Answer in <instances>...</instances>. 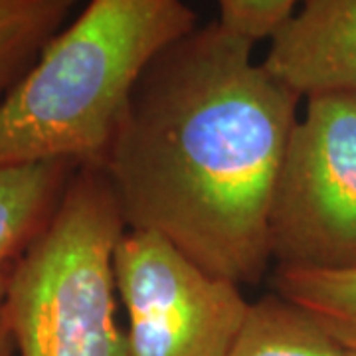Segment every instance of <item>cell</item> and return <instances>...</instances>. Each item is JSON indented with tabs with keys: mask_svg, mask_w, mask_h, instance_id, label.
<instances>
[{
	"mask_svg": "<svg viewBox=\"0 0 356 356\" xmlns=\"http://www.w3.org/2000/svg\"><path fill=\"white\" fill-rule=\"evenodd\" d=\"M218 22L243 38H271L301 0H216Z\"/></svg>",
	"mask_w": 356,
	"mask_h": 356,
	"instance_id": "8fae6325",
	"label": "cell"
},
{
	"mask_svg": "<svg viewBox=\"0 0 356 356\" xmlns=\"http://www.w3.org/2000/svg\"><path fill=\"white\" fill-rule=\"evenodd\" d=\"M125 229L102 166H77L4 299L16 356H129L113 266Z\"/></svg>",
	"mask_w": 356,
	"mask_h": 356,
	"instance_id": "3957f363",
	"label": "cell"
},
{
	"mask_svg": "<svg viewBox=\"0 0 356 356\" xmlns=\"http://www.w3.org/2000/svg\"><path fill=\"white\" fill-rule=\"evenodd\" d=\"M0 356H16V346L8 327V318L4 313V305L0 307Z\"/></svg>",
	"mask_w": 356,
	"mask_h": 356,
	"instance_id": "7c38bea8",
	"label": "cell"
},
{
	"mask_svg": "<svg viewBox=\"0 0 356 356\" xmlns=\"http://www.w3.org/2000/svg\"><path fill=\"white\" fill-rule=\"evenodd\" d=\"M264 65L301 99L356 97V0H301L269 38Z\"/></svg>",
	"mask_w": 356,
	"mask_h": 356,
	"instance_id": "8992f818",
	"label": "cell"
},
{
	"mask_svg": "<svg viewBox=\"0 0 356 356\" xmlns=\"http://www.w3.org/2000/svg\"><path fill=\"white\" fill-rule=\"evenodd\" d=\"M339 356H356V348H343Z\"/></svg>",
	"mask_w": 356,
	"mask_h": 356,
	"instance_id": "4fadbf2b",
	"label": "cell"
},
{
	"mask_svg": "<svg viewBox=\"0 0 356 356\" xmlns=\"http://www.w3.org/2000/svg\"><path fill=\"white\" fill-rule=\"evenodd\" d=\"M76 170L70 161L0 168V307L22 255L48 226Z\"/></svg>",
	"mask_w": 356,
	"mask_h": 356,
	"instance_id": "52a82bcc",
	"label": "cell"
},
{
	"mask_svg": "<svg viewBox=\"0 0 356 356\" xmlns=\"http://www.w3.org/2000/svg\"><path fill=\"white\" fill-rule=\"evenodd\" d=\"M218 20L145 70L102 170L127 229L161 236L242 285L271 264L269 214L301 97Z\"/></svg>",
	"mask_w": 356,
	"mask_h": 356,
	"instance_id": "6da1fadb",
	"label": "cell"
},
{
	"mask_svg": "<svg viewBox=\"0 0 356 356\" xmlns=\"http://www.w3.org/2000/svg\"><path fill=\"white\" fill-rule=\"evenodd\" d=\"M343 346L277 293L250 305L226 356H339Z\"/></svg>",
	"mask_w": 356,
	"mask_h": 356,
	"instance_id": "ba28073f",
	"label": "cell"
},
{
	"mask_svg": "<svg viewBox=\"0 0 356 356\" xmlns=\"http://www.w3.org/2000/svg\"><path fill=\"white\" fill-rule=\"evenodd\" d=\"M113 266L129 356L228 355L252 305L238 283L140 229H125Z\"/></svg>",
	"mask_w": 356,
	"mask_h": 356,
	"instance_id": "5b68a950",
	"label": "cell"
},
{
	"mask_svg": "<svg viewBox=\"0 0 356 356\" xmlns=\"http://www.w3.org/2000/svg\"><path fill=\"white\" fill-rule=\"evenodd\" d=\"M196 26L184 0H89L0 102V168L102 165L145 70Z\"/></svg>",
	"mask_w": 356,
	"mask_h": 356,
	"instance_id": "7a4b0ae2",
	"label": "cell"
},
{
	"mask_svg": "<svg viewBox=\"0 0 356 356\" xmlns=\"http://www.w3.org/2000/svg\"><path fill=\"white\" fill-rule=\"evenodd\" d=\"M271 285L343 348H356V267L275 269Z\"/></svg>",
	"mask_w": 356,
	"mask_h": 356,
	"instance_id": "9c48e42d",
	"label": "cell"
},
{
	"mask_svg": "<svg viewBox=\"0 0 356 356\" xmlns=\"http://www.w3.org/2000/svg\"><path fill=\"white\" fill-rule=\"evenodd\" d=\"M275 269L356 267V97L317 95L293 127L269 214Z\"/></svg>",
	"mask_w": 356,
	"mask_h": 356,
	"instance_id": "277c9868",
	"label": "cell"
},
{
	"mask_svg": "<svg viewBox=\"0 0 356 356\" xmlns=\"http://www.w3.org/2000/svg\"><path fill=\"white\" fill-rule=\"evenodd\" d=\"M79 0H0V102L26 76Z\"/></svg>",
	"mask_w": 356,
	"mask_h": 356,
	"instance_id": "30bf717a",
	"label": "cell"
}]
</instances>
